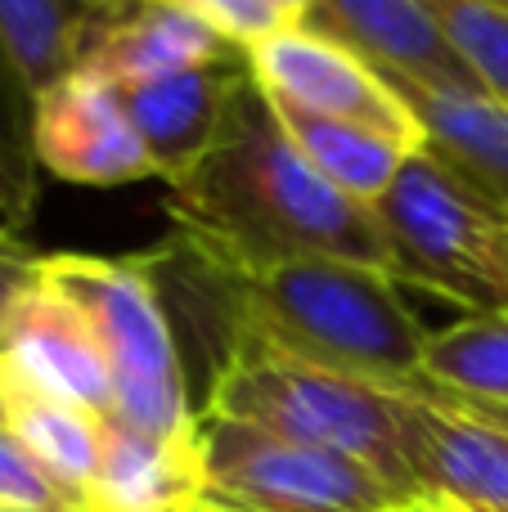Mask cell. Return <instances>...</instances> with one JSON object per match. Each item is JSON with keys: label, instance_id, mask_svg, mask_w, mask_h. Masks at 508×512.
<instances>
[{"label": "cell", "instance_id": "cell-1", "mask_svg": "<svg viewBox=\"0 0 508 512\" xmlns=\"http://www.w3.org/2000/svg\"><path fill=\"white\" fill-rule=\"evenodd\" d=\"M167 212L194 261L216 270H261L306 256L387 270L374 212L338 194L297 153L252 68L207 158L167 185Z\"/></svg>", "mask_w": 508, "mask_h": 512}, {"label": "cell", "instance_id": "cell-2", "mask_svg": "<svg viewBox=\"0 0 508 512\" xmlns=\"http://www.w3.org/2000/svg\"><path fill=\"white\" fill-rule=\"evenodd\" d=\"M203 270L230 301V342L360 378L396 396L441 400L423 369L428 333L387 270L329 256L261 270Z\"/></svg>", "mask_w": 508, "mask_h": 512}, {"label": "cell", "instance_id": "cell-3", "mask_svg": "<svg viewBox=\"0 0 508 512\" xmlns=\"http://www.w3.org/2000/svg\"><path fill=\"white\" fill-rule=\"evenodd\" d=\"M401 400L405 396L369 387L360 378L230 342L198 414L234 418L284 441L356 459L392 481L405 499L423 504L401 450Z\"/></svg>", "mask_w": 508, "mask_h": 512}, {"label": "cell", "instance_id": "cell-4", "mask_svg": "<svg viewBox=\"0 0 508 512\" xmlns=\"http://www.w3.org/2000/svg\"><path fill=\"white\" fill-rule=\"evenodd\" d=\"M45 279L86 315L113 378V414L167 441H194L198 409L189 405L185 369L149 261L45 252Z\"/></svg>", "mask_w": 508, "mask_h": 512}, {"label": "cell", "instance_id": "cell-5", "mask_svg": "<svg viewBox=\"0 0 508 512\" xmlns=\"http://www.w3.org/2000/svg\"><path fill=\"white\" fill-rule=\"evenodd\" d=\"M369 212L396 283L459 301L464 315L508 310V221L428 149L410 153Z\"/></svg>", "mask_w": 508, "mask_h": 512}, {"label": "cell", "instance_id": "cell-6", "mask_svg": "<svg viewBox=\"0 0 508 512\" xmlns=\"http://www.w3.org/2000/svg\"><path fill=\"white\" fill-rule=\"evenodd\" d=\"M198 504L216 512H396L414 499L356 459L198 414Z\"/></svg>", "mask_w": 508, "mask_h": 512}, {"label": "cell", "instance_id": "cell-7", "mask_svg": "<svg viewBox=\"0 0 508 512\" xmlns=\"http://www.w3.org/2000/svg\"><path fill=\"white\" fill-rule=\"evenodd\" d=\"M248 68L257 86L279 104L365 126V131L392 135V140L423 149L419 122L401 104V95L351 50L306 32V27H293V32L266 41L257 54H248Z\"/></svg>", "mask_w": 508, "mask_h": 512}, {"label": "cell", "instance_id": "cell-8", "mask_svg": "<svg viewBox=\"0 0 508 512\" xmlns=\"http://www.w3.org/2000/svg\"><path fill=\"white\" fill-rule=\"evenodd\" d=\"M27 153L68 185L113 189L135 185V180H158L113 86L90 72H72L36 99Z\"/></svg>", "mask_w": 508, "mask_h": 512}, {"label": "cell", "instance_id": "cell-9", "mask_svg": "<svg viewBox=\"0 0 508 512\" xmlns=\"http://www.w3.org/2000/svg\"><path fill=\"white\" fill-rule=\"evenodd\" d=\"M302 27L351 50L378 77L477 90V77L450 45L432 0H306Z\"/></svg>", "mask_w": 508, "mask_h": 512}, {"label": "cell", "instance_id": "cell-10", "mask_svg": "<svg viewBox=\"0 0 508 512\" xmlns=\"http://www.w3.org/2000/svg\"><path fill=\"white\" fill-rule=\"evenodd\" d=\"M401 450L428 504L508 512V432L446 400H401Z\"/></svg>", "mask_w": 508, "mask_h": 512}, {"label": "cell", "instance_id": "cell-11", "mask_svg": "<svg viewBox=\"0 0 508 512\" xmlns=\"http://www.w3.org/2000/svg\"><path fill=\"white\" fill-rule=\"evenodd\" d=\"M0 364L95 418L113 414V378L90 337L86 315L45 279V265L41 283L0 315Z\"/></svg>", "mask_w": 508, "mask_h": 512}, {"label": "cell", "instance_id": "cell-12", "mask_svg": "<svg viewBox=\"0 0 508 512\" xmlns=\"http://www.w3.org/2000/svg\"><path fill=\"white\" fill-rule=\"evenodd\" d=\"M243 77H248V59H225L207 63V68L171 72V77L108 81V86H113L135 140L149 153L158 180L176 185L216 144Z\"/></svg>", "mask_w": 508, "mask_h": 512}, {"label": "cell", "instance_id": "cell-13", "mask_svg": "<svg viewBox=\"0 0 508 512\" xmlns=\"http://www.w3.org/2000/svg\"><path fill=\"white\" fill-rule=\"evenodd\" d=\"M225 59L243 54H234L212 32L198 0H149V5L99 0L77 72H90L99 81H144Z\"/></svg>", "mask_w": 508, "mask_h": 512}, {"label": "cell", "instance_id": "cell-14", "mask_svg": "<svg viewBox=\"0 0 508 512\" xmlns=\"http://www.w3.org/2000/svg\"><path fill=\"white\" fill-rule=\"evenodd\" d=\"M383 81L419 122L423 149L508 221V108L482 90H441L392 77Z\"/></svg>", "mask_w": 508, "mask_h": 512}, {"label": "cell", "instance_id": "cell-15", "mask_svg": "<svg viewBox=\"0 0 508 512\" xmlns=\"http://www.w3.org/2000/svg\"><path fill=\"white\" fill-rule=\"evenodd\" d=\"M185 504H198V436L167 441L122 414L99 418L90 512H167Z\"/></svg>", "mask_w": 508, "mask_h": 512}, {"label": "cell", "instance_id": "cell-16", "mask_svg": "<svg viewBox=\"0 0 508 512\" xmlns=\"http://www.w3.org/2000/svg\"><path fill=\"white\" fill-rule=\"evenodd\" d=\"M95 14L99 0H0V86L23 104L27 126L36 99L77 72Z\"/></svg>", "mask_w": 508, "mask_h": 512}, {"label": "cell", "instance_id": "cell-17", "mask_svg": "<svg viewBox=\"0 0 508 512\" xmlns=\"http://www.w3.org/2000/svg\"><path fill=\"white\" fill-rule=\"evenodd\" d=\"M0 396H5V427L90 512V486L99 472V418L23 382L5 364H0Z\"/></svg>", "mask_w": 508, "mask_h": 512}, {"label": "cell", "instance_id": "cell-18", "mask_svg": "<svg viewBox=\"0 0 508 512\" xmlns=\"http://www.w3.org/2000/svg\"><path fill=\"white\" fill-rule=\"evenodd\" d=\"M270 104H275L279 126H284L288 140L297 144V153H302L338 194H347L351 203H360V207H374L378 198L392 189V180L401 176L410 153H419V144L392 140V135L365 131V126L333 122V117L306 113V108L279 104V99H270Z\"/></svg>", "mask_w": 508, "mask_h": 512}, {"label": "cell", "instance_id": "cell-19", "mask_svg": "<svg viewBox=\"0 0 508 512\" xmlns=\"http://www.w3.org/2000/svg\"><path fill=\"white\" fill-rule=\"evenodd\" d=\"M428 382L446 405L508 409V310L464 315L423 346Z\"/></svg>", "mask_w": 508, "mask_h": 512}, {"label": "cell", "instance_id": "cell-20", "mask_svg": "<svg viewBox=\"0 0 508 512\" xmlns=\"http://www.w3.org/2000/svg\"><path fill=\"white\" fill-rule=\"evenodd\" d=\"M477 90L508 108V0H432Z\"/></svg>", "mask_w": 508, "mask_h": 512}, {"label": "cell", "instance_id": "cell-21", "mask_svg": "<svg viewBox=\"0 0 508 512\" xmlns=\"http://www.w3.org/2000/svg\"><path fill=\"white\" fill-rule=\"evenodd\" d=\"M203 18L212 23V32L230 45L234 54H257L266 41L302 27L306 0H198Z\"/></svg>", "mask_w": 508, "mask_h": 512}, {"label": "cell", "instance_id": "cell-22", "mask_svg": "<svg viewBox=\"0 0 508 512\" xmlns=\"http://www.w3.org/2000/svg\"><path fill=\"white\" fill-rule=\"evenodd\" d=\"M0 512H86L9 427H0Z\"/></svg>", "mask_w": 508, "mask_h": 512}, {"label": "cell", "instance_id": "cell-23", "mask_svg": "<svg viewBox=\"0 0 508 512\" xmlns=\"http://www.w3.org/2000/svg\"><path fill=\"white\" fill-rule=\"evenodd\" d=\"M41 265H45V252L27 248L14 230H0V315H5L27 288L41 283Z\"/></svg>", "mask_w": 508, "mask_h": 512}, {"label": "cell", "instance_id": "cell-24", "mask_svg": "<svg viewBox=\"0 0 508 512\" xmlns=\"http://www.w3.org/2000/svg\"><path fill=\"white\" fill-rule=\"evenodd\" d=\"M0 212L9 225H23L32 212V176H27V162L14 149L0 144Z\"/></svg>", "mask_w": 508, "mask_h": 512}, {"label": "cell", "instance_id": "cell-25", "mask_svg": "<svg viewBox=\"0 0 508 512\" xmlns=\"http://www.w3.org/2000/svg\"><path fill=\"white\" fill-rule=\"evenodd\" d=\"M459 409H468V414L486 418V423H495V427H504L508 432V409H495V405H459Z\"/></svg>", "mask_w": 508, "mask_h": 512}, {"label": "cell", "instance_id": "cell-26", "mask_svg": "<svg viewBox=\"0 0 508 512\" xmlns=\"http://www.w3.org/2000/svg\"><path fill=\"white\" fill-rule=\"evenodd\" d=\"M396 512H446V508H437V504H428V499H423V504H405V508H396Z\"/></svg>", "mask_w": 508, "mask_h": 512}, {"label": "cell", "instance_id": "cell-27", "mask_svg": "<svg viewBox=\"0 0 508 512\" xmlns=\"http://www.w3.org/2000/svg\"><path fill=\"white\" fill-rule=\"evenodd\" d=\"M167 512H216V508H203V504H185V508H167Z\"/></svg>", "mask_w": 508, "mask_h": 512}, {"label": "cell", "instance_id": "cell-28", "mask_svg": "<svg viewBox=\"0 0 508 512\" xmlns=\"http://www.w3.org/2000/svg\"><path fill=\"white\" fill-rule=\"evenodd\" d=\"M0 427H5V396H0Z\"/></svg>", "mask_w": 508, "mask_h": 512}]
</instances>
